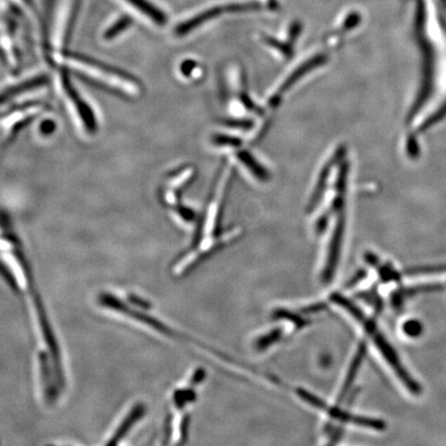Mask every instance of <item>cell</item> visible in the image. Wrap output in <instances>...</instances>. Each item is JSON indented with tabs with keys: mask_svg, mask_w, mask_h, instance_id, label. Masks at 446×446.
<instances>
[{
	"mask_svg": "<svg viewBox=\"0 0 446 446\" xmlns=\"http://www.w3.org/2000/svg\"><path fill=\"white\" fill-rule=\"evenodd\" d=\"M45 83H46V79L44 77H38L30 80V81L24 82V83L20 84V85L14 86V87L5 90L3 93H0V104H5L8 100H11V98L24 93V92H26V90L40 87V86L44 85Z\"/></svg>",
	"mask_w": 446,
	"mask_h": 446,
	"instance_id": "8992f818",
	"label": "cell"
},
{
	"mask_svg": "<svg viewBox=\"0 0 446 446\" xmlns=\"http://www.w3.org/2000/svg\"><path fill=\"white\" fill-rule=\"evenodd\" d=\"M325 61H327V57H325V55H316V56L312 57V58L307 60L306 62L301 64L300 67H296V69H294L290 75H288L287 79L284 80L281 87L278 89L277 93L270 99V104H271L272 106H277L280 102V95H282L284 92H286V90L292 88V86L296 83V81L302 79L306 73H310L313 69L320 67V65L323 64Z\"/></svg>",
	"mask_w": 446,
	"mask_h": 446,
	"instance_id": "277c9868",
	"label": "cell"
},
{
	"mask_svg": "<svg viewBox=\"0 0 446 446\" xmlns=\"http://www.w3.org/2000/svg\"><path fill=\"white\" fill-rule=\"evenodd\" d=\"M301 30H302V26H301V24L298 23V22H296V23H294L292 24V26H290V43L294 42V40H296V38H298V36H300Z\"/></svg>",
	"mask_w": 446,
	"mask_h": 446,
	"instance_id": "5bb4252c",
	"label": "cell"
},
{
	"mask_svg": "<svg viewBox=\"0 0 446 446\" xmlns=\"http://www.w3.org/2000/svg\"><path fill=\"white\" fill-rule=\"evenodd\" d=\"M331 298H333V302L345 309L351 316L355 317V319H357L361 323L362 327L365 329L366 333L373 341L376 349L382 353L384 361L390 366V369L394 372L395 375L398 377L399 382L403 384V386H405L410 394H421V384L416 382V379L409 373L407 368L403 365L402 361L399 357L398 353L395 351L394 347L390 344L388 338L384 336V333H382V329H379L375 321L368 317L365 313L362 312L361 309L357 308L351 301L344 298V296H340V294H335V296H331Z\"/></svg>",
	"mask_w": 446,
	"mask_h": 446,
	"instance_id": "6da1fadb",
	"label": "cell"
},
{
	"mask_svg": "<svg viewBox=\"0 0 446 446\" xmlns=\"http://www.w3.org/2000/svg\"><path fill=\"white\" fill-rule=\"evenodd\" d=\"M64 61L73 71L83 73L90 79L102 82V84L110 88L119 90L126 95L134 96L140 93V85L138 82L134 81L132 77H128L126 73L118 71L117 69H110L106 65L83 57H65Z\"/></svg>",
	"mask_w": 446,
	"mask_h": 446,
	"instance_id": "7a4b0ae2",
	"label": "cell"
},
{
	"mask_svg": "<svg viewBox=\"0 0 446 446\" xmlns=\"http://www.w3.org/2000/svg\"><path fill=\"white\" fill-rule=\"evenodd\" d=\"M214 142L217 145H221V146H238L241 144L240 141L238 139L232 138V137L226 136H216L214 138Z\"/></svg>",
	"mask_w": 446,
	"mask_h": 446,
	"instance_id": "7c38bea8",
	"label": "cell"
},
{
	"mask_svg": "<svg viewBox=\"0 0 446 446\" xmlns=\"http://www.w3.org/2000/svg\"><path fill=\"white\" fill-rule=\"evenodd\" d=\"M194 67H196V63H194L193 61H186V62H184L183 65H182V73L185 75H188L191 73V71Z\"/></svg>",
	"mask_w": 446,
	"mask_h": 446,
	"instance_id": "9a60e30c",
	"label": "cell"
},
{
	"mask_svg": "<svg viewBox=\"0 0 446 446\" xmlns=\"http://www.w3.org/2000/svg\"><path fill=\"white\" fill-rule=\"evenodd\" d=\"M402 331L405 336L409 338H417L423 333V325L416 319H408L403 323Z\"/></svg>",
	"mask_w": 446,
	"mask_h": 446,
	"instance_id": "9c48e42d",
	"label": "cell"
},
{
	"mask_svg": "<svg viewBox=\"0 0 446 446\" xmlns=\"http://www.w3.org/2000/svg\"><path fill=\"white\" fill-rule=\"evenodd\" d=\"M238 159L246 165L247 169L255 175L257 179L261 181H266L269 179L270 175L267 169L253 156L249 152L246 151H241L238 153Z\"/></svg>",
	"mask_w": 446,
	"mask_h": 446,
	"instance_id": "52a82bcc",
	"label": "cell"
},
{
	"mask_svg": "<svg viewBox=\"0 0 446 446\" xmlns=\"http://www.w3.org/2000/svg\"><path fill=\"white\" fill-rule=\"evenodd\" d=\"M128 1L134 5L139 11L148 16V18L153 20L155 23L163 25L167 22V16L146 0H128Z\"/></svg>",
	"mask_w": 446,
	"mask_h": 446,
	"instance_id": "ba28073f",
	"label": "cell"
},
{
	"mask_svg": "<svg viewBox=\"0 0 446 446\" xmlns=\"http://www.w3.org/2000/svg\"><path fill=\"white\" fill-rule=\"evenodd\" d=\"M62 83L65 92H67L69 97L71 98L73 106L77 108L78 115L81 118L82 121L84 122V126H85V128H87L89 132H94V130H96V121L93 113H92V110H90L87 104L82 99L81 96L78 94L77 90L73 89L71 82L69 81L67 78L63 77Z\"/></svg>",
	"mask_w": 446,
	"mask_h": 446,
	"instance_id": "5b68a950",
	"label": "cell"
},
{
	"mask_svg": "<svg viewBox=\"0 0 446 446\" xmlns=\"http://www.w3.org/2000/svg\"><path fill=\"white\" fill-rule=\"evenodd\" d=\"M261 5L257 3H231V5L211 8V9L206 10V11L198 14V15L194 16L191 19L186 20L183 23L179 24L176 28V34L178 36H185L188 32L200 27L206 22L218 18L222 14L257 11V10H261Z\"/></svg>",
	"mask_w": 446,
	"mask_h": 446,
	"instance_id": "3957f363",
	"label": "cell"
},
{
	"mask_svg": "<svg viewBox=\"0 0 446 446\" xmlns=\"http://www.w3.org/2000/svg\"><path fill=\"white\" fill-rule=\"evenodd\" d=\"M360 20H361V18H360L359 14H351V15H349V17L345 19V21L343 22V30H351V28L355 27V26L359 24Z\"/></svg>",
	"mask_w": 446,
	"mask_h": 446,
	"instance_id": "4fadbf2b",
	"label": "cell"
},
{
	"mask_svg": "<svg viewBox=\"0 0 446 446\" xmlns=\"http://www.w3.org/2000/svg\"><path fill=\"white\" fill-rule=\"evenodd\" d=\"M53 128H54V126H53L52 122L49 121L44 124V126H42L43 132H45V134H51Z\"/></svg>",
	"mask_w": 446,
	"mask_h": 446,
	"instance_id": "2e32d148",
	"label": "cell"
},
{
	"mask_svg": "<svg viewBox=\"0 0 446 446\" xmlns=\"http://www.w3.org/2000/svg\"><path fill=\"white\" fill-rule=\"evenodd\" d=\"M265 42L267 43L269 46H271L272 48L277 49L279 52H281V54L284 57L288 58V57L292 56V49L290 46V43H281L279 40H275V38H270V36H265L263 38Z\"/></svg>",
	"mask_w": 446,
	"mask_h": 446,
	"instance_id": "30bf717a",
	"label": "cell"
},
{
	"mask_svg": "<svg viewBox=\"0 0 446 446\" xmlns=\"http://www.w3.org/2000/svg\"><path fill=\"white\" fill-rule=\"evenodd\" d=\"M130 25V20L128 18H122L115 25L112 26L110 30H106V38H113L120 34L122 30H126Z\"/></svg>",
	"mask_w": 446,
	"mask_h": 446,
	"instance_id": "8fae6325",
	"label": "cell"
}]
</instances>
